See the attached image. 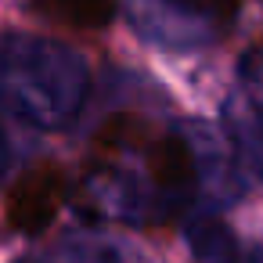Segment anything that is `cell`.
<instances>
[{"mask_svg": "<svg viewBox=\"0 0 263 263\" xmlns=\"http://www.w3.org/2000/svg\"><path fill=\"white\" fill-rule=\"evenodd\" d=\"M134 29L170 51L209 47L234 18V0H126Z\"/></svg>", "mask_w": 263, "mask_h": 263, "instance_id": "cell-2", "label": "cell"}, {"mask_svg": "<svg viewBox=\"0 0 263 263\" xmlns=\"http://www.w3.org/2000/svg\"><path fill=\"white\" fill-rule=\"evenodd\" d=\"M238 263H263V241H259L256 249H249V252H241V256H238Z\"/></svg>", "mask_w": 263, "mask_h": 263, "instance_id": "cell-7", "label": "cell"}, {"mask_svg": "<svg viewBox=\"0 0 263 263\" xmlns=\"http://www.w3.org/2000/svg\"><path fill=\"white\" fill-rule=\"evenodd\" d=\"M184 238L198 263H238V256H241L234 231L213 213H195L184 223Z\"/></svg>", "mask_w": 263, "mask_h": 263, "instance_id": "cell-4", "label": "cell"}, {"mask_svg": "<svg viewBox=\"0 0 263 263\" xmlns=\"http://www.w3.org/2000/svg\"><path fill=\"white\" fill-rule=\"evenodd\" d=\"M11 162H15V148H11V137L4 134V126H0V180L8 177Z\"/></svg>", "mask_w": 263, "mask_h": 263, "instance_id": "cell-6", "label": "cell"}, {"mask_svg": "<svg viewBox=\"0 0 263 263\" xmlns=\"http://www.w3.org/2000/svg\"><path fill=\"white\" fill-rule=\"evenodd\" d=\"M69 256H72V263H134L126 252L108 249V245H72Z\"/></svg>", "mask_w": 263, "mask_h": 263, "instance_id": "cell-5", "label": "cell"}, {"mask_svg": "<svg viewBox=\"0 0 263 263\" xmlns=\"http://www.w3.org/2000/svg\"><path fill=\"white\" fill-rule=\"evenodd\" d=\"M223 123L245 166L263 177V54L241 58L234 90L223 101Z\"/></svg>", "mask_w": 263, "mask_h": 263, "instance_id": "cell-3", "label": "cell"}, {"mask_svg": "<svg viewBox=\"0 0 263 263\" xmlns=\"http://www.w3.org/2000/svg\"><path fill=\"white\" fill-rule=\"evenodd\" d=\"M11 263H40V259H33V256H18V259H11Z\"/></svg>", "mask_w": 263, "mask_h": 263, "instance_id": "cell-8", "label": "cell"}, {"mask_svg": "<svg viewBox=\"0 0 263 263\" xmlns=\"http://www.w3.org/2000/svg\"><path fill=\"white\" fill-rule=\"evenodd\" d=\"M90 90L87 62L62 40L33 33L0 36V108L33 130H65Z\"/></svg>", "mask_w": 263, "mask_h": 263, "instance_id": "cell-1", "label": "cell"}]
</instances>
